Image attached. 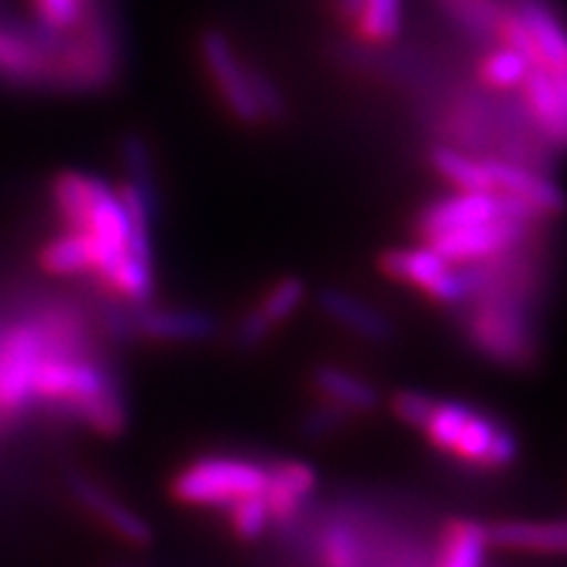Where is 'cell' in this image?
Here are the masks:
<instances>
[{"label":"cell","instance_id":"19","mask_svg":"<svg viewBox=\"0 0 567 567\" xmlns=\"http://www.w3.org/2000/svg\"><path fill=\"white\" fill-rule=\"evenodd\" d=\"M40 266L53 276H92L97 268V247L87 234L63 231L42 247Z\"/></svg>","mask_w":567,"mask_h":567},{"label":"cell","instance_id":"7","mask_svg":"<svg viewBox=\"0 0 567 567\" xmlns=\"http://www.w3.org/2000/svg\"><path fill=\"white\" fill-rule=\"evenodd\" d=\"M476 313L467 321L473 344L488 358L517 363L528 354V329L523 302L507 297H478Z\"/></svg>","mask_w":567,"mask_h":567},{"label":"cell","instance_id":"1","mask_svg":"<svg viewBox=\"0 0 567 567\" xmlns=\"http://www.w3.org/2000/svg\"><path fill=\"white\" fill-rule=\"evenodd\" d=\"M34 402L66 410L101 434H116L124 425L116 386L103 368L82 352L48 347L34 373Z\"/></svg>","mask_w":567,"mask_h":567},{"label":"cell","instance_id":"14","mask_svg":"<svg viewBox=\"0 0 567 567\" xmlns=\"http://www.w3.org/2000/svg\"><path fill=\"white\" fill-rule=\"evenodd\" d=\"M124 323L137 334L161 342H200L216 329L210 316L195 310H137L130 318L124 316Z\"/></svg>","mask_w":567,"mask_h":567},{"label":"cell","instance_id":"11","mask_svg":"<svg viewBox=\"0 0 567 567\" xmlns=\"http://www.w3.org/2000/svg\"><path fill=\"white\" fill-rule=\"evenodd\" d=\"M492 182L494 195H507L517 197L534 208L542 218L557 216L563 210V197H559L557 184L547 179V174L536 172V168L520 166V163L502 161V158H481Z\"/></svg>","mask_w":567,"mask_h":567},{"label":"cell","instance_id":"4","mask_svg":"<svg viewBox=\"0 0 567 567\" xmlns=\"http://www.w3.org/2000/svg\"><path fill=\"white\" fill-rule=\"evenodd\" d=\"M48 344L40 326L19 321L0 334V413L17 415L34 402V373Z\"/></svg>","mask_w":567,"mask_h":567},{"label":"cell","instance_id":"31","mask_svg":"<svg viewBox=\"0 0 567 567\" xmlns=\"http://www.w3.org/2000/svg\"><path fill=\"white\" fill-rule=\"evenodd\" d=\"M434 402L436 400H431V396L423 394V392H400L392 400V410L402 423L421 429L425 415H429V410H431V405H434Z\"/></svg>","mask_w":567,"mask_h":567},{"label":"cell","instance_id":"28","mask_svg":"<svg viewBox=\"0 0 567 567\" xmlns=\"http://www.w3.org/2000/svg\"><path fill=\"white\" fill-rule=\"evenodd\" d=\"M90 0H32L34 24L51 34H66L80 24Z\"/></svg>","mask_w":567,"mask_h":567},{"label":"cell","instance_id":"15","mask_svg":"<svg viewBox=\"0 0 567 567\" xmlns=\"http://www.w3.org/2000/svg\"><path fill=\"white\" fill-rule=\"evenodd\" d=\"M486 536L494 547L528 551V555H559L565 549L563 523L509 520L488 528Z\"/></svg>","mask_w":567,"mask_h":567},{"label":"cell","instance_id":"26","mask_svg":"<svg viewBox=\"0 0 567 567\" xmlns=\"http://www.w3.org/2000/svg\"><path fill=\"white\" fill-rule=\"evenodd\" d=\"M245 74H247V84H250L252 101L258 105L264 124L284 122L289 113V105H287V97H284V92L276 87L271 74L255 61H245Z\"/></svg>","mask_w":567,"mask_h":567},{"label":"cell","instance_id":"30","mask_svg":"<svg viewBox=\"0 0 567 567\" xmlns=\"http://www.w3.org/2000/svg\"><path fill=\"white\" fill-rule=\"evenodd\" d=\"M321 557L326 567H360L358 538L347 528H331L323 534Z\"/></svg>","mask_w":567,"mask_h":567},{"label":"cell","instance_id":"12","mask_svg":"<svg viewBox=\"0 0 567 567\" xmlns=\"http://www.w3.org/2000/svg\"><path fill=\"white\" fill-rule=\"evenodd\" d=\"M316 488V471L310 465L297 463V460H284V463L266 467L264 502L271 520H292L300 513L308 496Z\"/></svg>","mask_w":567,"mask_h":567},{"label":"cell","instance_id":"23","mask_svg":"<svg viewBox=\"0 0 567 567\" xmlns=\"http://www.w3.org/2000/svg\"><path fill=\"white\" fill-rule=\"evenodd\" d=\"M97 184H101V179H92V176L76 172H63L55 176L53 205L66 231H82Z\"/></svg>","mask_w":567,"mask_h":567},{"label":"cell","instance_id":"27","mask_svg":"<svg viewBox=\"0 0 567 567\" xmlns=\"http://www.w3.org/2000/svg\"><path fill=\"white\" fill-rule=\"evenodd\" d=\"M305 300V284L300 279H295V276H287V279H279L274 284L271 289L264 295V300L255 310H258L260 316H264V321L271 326H279L287 321V318H292L297 310H300V305Z\"/></svg>","mask_w":567,"mask_h":567},{"label":"cell","instance_id":"6","mask_svg":"<svg viewBox=\"0 0 567 567\" xmlns=\"http://www.w3.org/2000/svg\"><path fill=\"white\" fill-rule=\"evenodd\" d=\"M544 224H523L509 221V218H496V221L465 226V229L442 234V237L425 243L439 258L450 266H476L492 260L496 255L515 250L517 245L528 243L530 234L542 229Z\"/></svg>","mask_w":567,"mask_h":567},{"label":"cell","instance_id":"8","mask_svg":"<svg viewBox=\"0 0 567 567\" xmlns=\"http://www.w3.org/2000/svg\"><path fill=\"white\" fill-rule=\"evenodd\" d=\"M200 59L208 71L216 95L221 97L226 111L245 126H260L258 105L252 101L250 84L245 74V59L234 51L229 38L221 30H208L200 38Z\"/></svg>","mask_w":567,"mask_h":567},{"label":"cell","instance_id":"24","mask_svg":"<svg viewBox=\"0 0 567 567\" xmlns=\"http://www.w3.org/2000/svg\"><path fill=\"white\" fill-rule=\"evenodd\" d=\"M486 528L471 520H457L446 528L439 567H481L486 557Z\"/></svg>","mask_w":567,"mask_h":567},{"label":"cell","instance_id":"22","mask_svg":"<svg viewBox=\"0 0 567 567\" xmlns=\"http://www.w3.org/2000/svg\"><path fill=\"white\" fill-rule=\"evenodd\" d=\"M530 69L534 66L523 55L509 51V48L492 45L476 63V82L481 90L507 95V92H517Z\"/></svg>","mask_w":567,"mask_h":567},{"label":"cell","instance_id":"32","mask_svg":"<svg viewBox=\"0 0 567 567\" xmlns=\"http://www.w3.org/2000/svg\"><path fill=\"white\" fill-rule=\"evenodd\" d=\"M268 334H271V326L264 321V316H260L258 310L247 313L243 318V323H239V342L247 344V347L260 344Z\"/></svg>","mask_w":567,"mask_h":567},{"label":"cell","instance_id":"33","mask_svg":"<svg viewBox=\"0 0 567 567\" xmlns=\"http://www.w3.org/2000/svg\"><path fill=\"white\" fill-rule=\"evenodd\" d=\"M360 6H363V0H334L337 17L342 19L347 27H354V21H358V13H360Z\"/></svg>","mask_w":567,"mask_h":567},{"label":"cell","instance_id":"17","mask_svg":"<svg viewBox=\"0 0 567 567\" xmlns=\"http://www.w3.org/2000/svg\"><path fill=\"white\" fill-rule=\"evenodd\" d=\"M318 302H321L323 313L331 321L344 326L352 334L371 339V342H384V339L392 337V326H389L386 318L360 300V297H352L350 292H342V289H326Z\"/></svg>","mask_w":567,"mask_h":567},{"label":"cell","instance_id":"2","mask_svg":"<svg viewBox=\"0 0 567 567\" xmlns=\"http://www.w3.org/2000/svg\"><path fill=\"white\" fill-rule=\"evenodd\" d=\"M266 467L239 457H205L187 465L174 478L172 492L184 505L229 509L237 502L260 496Z\"/></svg>","mask_w":567,"mask_h":567},{"label":"cell","instance_id":"29","mask_svg":"<svg viewBox=\"0 0 567 567\" xmlns=\"http://www.w3.org/2000/svg\"><path fill=\"white\" fill-rule=\"evenodd\" d=\"M229 523L239 538H247V542L258 538L268 528V523H271L264 496H250V499H243L229 507Z\"/></svg>","mask_w":567,"mask_h":567},{"label":"cell","instance_id":"16","mask_svg":"<svg viewBox=\"0 0 567 567\" xmlns=\"http://www.w3.org/2000/svg\"><path fill=\"white\" fill-rule=\"evenodd\" d=\"M74 492L80 496V502L90 509L97 520L105 523L113 534L130 544H147L151 542V528L142 520L137 513H132L130 507L122 505L116 496L103 492L101 486L90 484V481H76Z\"/></svg>","mask_w":567,"mask_h":567},{"label":"cell","instance_id":"10","mask_svg":"<svg viewBox=\"0 0 567 567\" xmlns=\"http://www.w3.org/2000/svg\"><path fill=\"white\" fill-rule=\"evenodd\" d=\"M502 218L499 195L484 193H455L439 197L417 210L415 234L425 243L442 237V234L465 229V226H478Z\"/></svg>","mask_w":567,"mask_h":567},{"label":"cell","instance_id":"21","mask_svg":"<svg viewBox=\"0 0 567 567\" xmlns=\"http://www.w3.org/2000/svg\"><path fill=\"white\" fill-rule=\"evenodd\" d=\"M316 386L329 400V405L344 410V413H365V410H373L375 402H379L375 389L368 381L334 365L318 368Z\"/></svg>","mask_w":567,"mask_h":567},{"label":"cell","instance_id":"18","mask_svg":"<svg viewBox=\"0 0 567 567\" xmlns=\"http://www.w3.org/2000/svg\"><path fill=\"white\" fill-rule=\"evenodd\" d=\"M442 17L455 24L465 38L492 48L499 19L509 9V0H434Z\"/></svg>","mask_w":567,"mask_h":567},{"label":"cell","instance_id":"9","mask_svg":"<svg viewBox=\"0 0 567 567\" xmlns=\"http://www.w3.org/2000/svg\"><path fill=\"white\" fill-rule=\"evenodd\" d=\"M517 101L526 111L530 126L551 151L565 145L567 124V76H557L547 69H530L517 87Z\"/></svg>","mask_w":567,"mask_h":567},{"label":"cell","instance_id":"5","mask_svg":"<svg viewBox=\"0 0 567 567\" xmlns=\"http://www.w3.org/2000/svg\"><path fill=\"white\" fill-rule=\"evenodd\" d=\"M61 34L0 24V80L19 87H53Z\"/></svg>","mask_w":567,"mask_h":567},{"label":"cell","instance_id":"20","mask_svg":"<svg viewBox=\"0 0 567 567\" xmlns=\"http://www.w3.org/2000/svg\"><path fill=\"white\" fill-rule=\"evenodd\" d=\"M429 163L450 187L457 189V193L494 195L484 161L476 158V155H467L446 145H434L429 151Z\"/></svg>","mask_w":567,"mask_h":567},{"label":"cell","instance_id":"13","mask_svg":"<svg viewBox=\"0 0 567 567\" xmlns=\"http://www.w3.org/2000/svg\"><path fill=\"white\" fill-rule=\"evenodd\" d=\"M509 6L526 24L542 66L557 76H567L565 32L547 0H509Z\"/></svg>","mask_w":567,"mask_h":567},{"label":"cell","instance_id":"25","mask_svg":"<svg viewBox=\"0 0 567 567\" xmlns=\"http://www.w3.org/2000/svg\"><path fill=\"white\" fill-rule=\"evenodd\" d=\"M402 30V0H363L352 32L368 45L392 42Z\"/></svg>","mask_w":567,"mask_h":567},{"label":"cell","instance_id":"3","mask_svg":"<svg viewBox=\"0 0 567 567\" xmlns=\"http://www.w3.org/2000/svg\"><path fill=\"white\" fill-rule=\"evenodd\" d=\"M389 279L408 284L425 297L442 305H457L471 297V281L463 266H450L429 245L396 247L379 260Z\"/></svg>","mask_w":567,"mask_h":567}]
</instances>
